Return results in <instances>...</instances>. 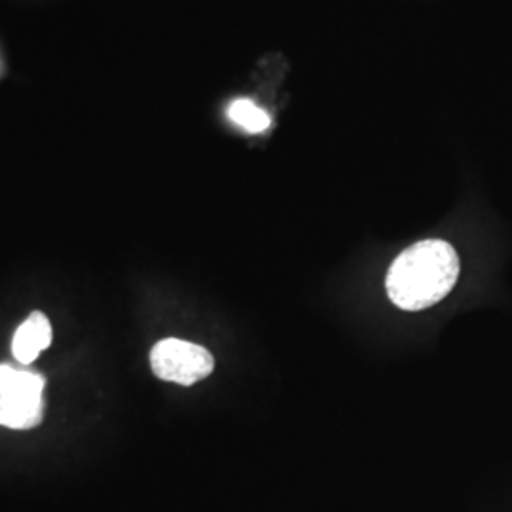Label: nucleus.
Returning a JSON list of instances; mask_svg holds the SVG:
<instances>
[{
	"label": "nucleus",
	"mask_w": 512,
	"mask_h": 512,
	"mask_svg": "<svg viewBox=\"0 0 512 512\" xmlns=\"http://www.w3.org/2000/svg\"><path fill=\"white\" fill-rule=\"evenodd\" d=\"M52 344V325L42 311L31 313L12 340V353L21 365H31L38 355Z\"/></svg>",
	"instance_id": "nucleus-4"
},
{
	"label": "nucleus",
	"mask_w": 512,
	"mask_h": 512,
	"mask_svg": "<svg viewBox=\"0 0 512 512\" xmlns=\"http://www.w3.org/2000/svg\"><path fill=\"white\" fill-rule=\"evenodd\" d=\"M46 380L31 370L0 365V425L33 429L44 420Z\"/></svg>",
	"instance_id": "nucleus-2"
},
{
	"label": "nucleus",
	"mask_w": 512,
	"mask_h": 512,
	"mask_svg": "<svg viewBox=\"0 0 512 512\" xmlns=\"http://www.w3.org/2000/svg\"><path fill=\"white\" fill-rule=\"evenodd\" d=\"M458 277L456 249L442 239H425L410 245L393 260L385 291L401 310H427L448 296Z\"/></svg>",
	"instance_id": "nucleus-1"
},
{
	"label": "nucleus",
	"mask_w": 512,
	"mask_h": 512,
	"mask_svg": "<svg viewBox=\"0 0 512 512\" xmlns=\"http://www.w3.org/2000/svg\"><path fill=\"white\" fill-rule=\"evenodd\" d=\"M150 365L154 374L164 382L194 385L213 372L215 359L198 344L165 338L150 351Z\"/></svg>",
	"instance_id": "nucleus-3"
},
{
	"label": "nucleus",
	"mask_w": 512,
	"mask_h": 512,
	"mask_svg": "<svg viewBox=\"0 0 512 512\" xmlns=\"http://www.w3.org/2000/svg\"><path fill=\"white\" fill-rule=\"evenodd\" d=\"M228 118L249 133H262L270 128L272 118L264 109H260L251 99H236L228 107Z\"/></svg>",
	"instance_id": "nucleus-5"
}]
</instances>
